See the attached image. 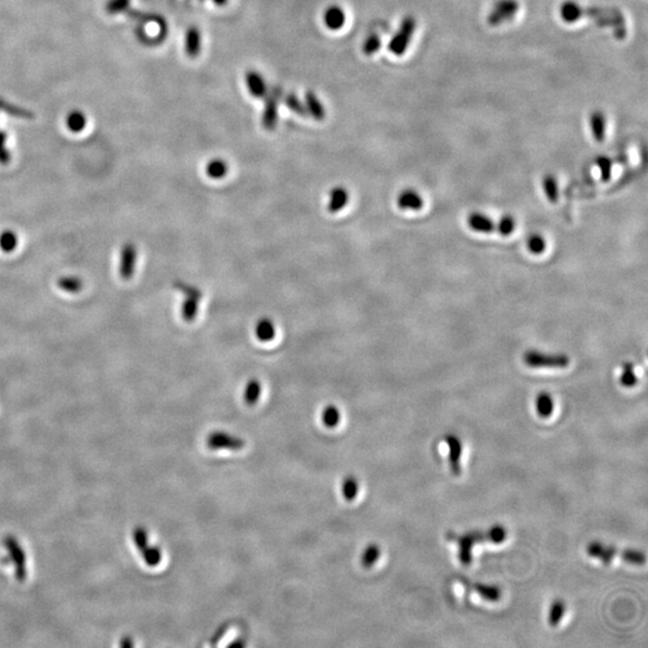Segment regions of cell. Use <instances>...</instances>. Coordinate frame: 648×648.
<instances>
[{"label": "cell", "mask_w": 648, "mask_h": 648, "mask_svg": "<svg viewBox=\"0 0 648 648\" xmlns=\"http://www.w3.org/2000/svg\"><path fill=\"white\" fill-rule=\"evenodd\" d=\"M586 552L590 557H595L603 562L604 564H610L615 556H618V549L613 546H605L599 541H593L587 546Z\"/></svg>", "instance_id": "11"}, {"label": "cell", "mask_w": 648, "mask_h": 648, "mask_svg": "<svg viewBox=\"0 0 648 648\" xmlns=\"http://www.w3.org/2000/svg\"><path fill=\"white\" fill-rule=\"evenodd\" d=\"M321 419H322L323 425H324L326 428H328V429H334L338 425L340 424V410H339L335 405H328V406L324 407V410H323L322 414H321Z\"/></svg>", "instance_id": "23"}, {"label": "cell", "mask_w": 648, "mask_h": 648, "mask_svg": "<svg viewBox=\"0 0 648 648\" xmlns=\"http://www.w3.org/2000/svg\"><path fill=\"white\" fill-rule=\"evenodd\" d=\"M285 101H286L287 107L290 108L292 112L297 113V114H299V116H308V110H306V106L300 101L299 98H298L297 95H287Z\"/></svg>", "instance_id": "35"}, {"label": "cell", "mask_w": 648, "mask_h": 648, "mask_svg": "<svg viewBox=\"0 0 648 648\" xmlns=\"http://www.w3.org/2000/svg\"><path fill=\"white\" fill-rule=\"evenodd\" d=\"M554 400L551 398L550 394L541 393L536 396V413L541 418H549L554 413Z\"/></svg>", "instance_id": "22"}, {"label": "cell", "mask_w": 648, "mask_h": 648, "mask_svg": "<svg viewBox=\"0 0 648 648\" xmlns=\"http://www.w3.org/2000/svg\"><path fill=\"white\" fill-rule=\"evenodd\" d=\"M620 382L623 387L626 388H631V387H634L636 383H638V376L635 374L634 367L633 364H626L623 367V371H622L621 377H620Z\"/></svg>", "instance_id": "33"}, {"label": "cell", "mask_w": 648, "mask_h": 648, "mask_svg": "<svg viewBox=\"0 0 648 648\" xmlns=\"http://www.w3.org/2000/svg\"><path fill=\"white\" fill-rule=\"evenodd\" d=\"M206 173L209 178L215 180L225 178L228 173V164L222 159H214L206 166Z\"/></svg>", "instance_id": "21"}, {"label": "cell", "mask_w": 648, "mask_h": 648, "mask_svg": "<svg viewBox=\"0 0 648 648\" xmlns=\"http://www.w3.org/2000/svg\"><path fill=\"white\" fill-rule=\"evenodd\" d=\"M207 447L211 450H232L238 452L242 450L246 446V442L239 436L225 432V431H214L207 437Z\"/></svg>", "instance_id": "4"}, {"label": "cell", "mask_w": 648, "mask_h": 648, "mask_svg": "<svg viewBox=\"0 0 648 648\" xmlns=\"http://www.w3.org/2000/svg\"><path fill=\"white\" fill-rule=\"evenodd\" d=\"M213 1H214L215 4L219 5V6H222V5L227 3V0H213Z\"/></svg>", "instance_id": "42"}, {"label": "cell", "mask_w": 648, "mask_h": 648, "mask_svg": "<svg viewBox=\"0 0 648 648\" xmlns=\"http://www.w3.org/2000/svg\"><path fill=\"white\" fill-rule=\"evenodd\" d=\"M280 95H281V90L275 88L265 100L263 116H262V124L267 130H274L277 126V105H279Z\"/></svg>", "instance_id": "8"}, {"label": "cell", "mask_w": 648, "mask_h": 648, "mask_svg": "<svg viewBox=\"0 0 648 648\" xmlns=\"http://www.w3.org/2000/svg\"><path fill=\"white\" fill-rule=\"evenodd\" d=\"M67 128L72 132H81L87 124V118L83 113L80 111H73L67 116Z\"/></svg>", "instance_id": "30"}, {"label": "cell", "mask_w": 648, "mask_h": 648, "mask_svg": "<svg viewBox=\"0 0 648 648\" xmlns=\"http://www.w3.org/2000/svg\"><path fill=\"white\" fill-rule=\"evenodd\" d=\"M592 134L597 142H604L605 132H606V118L602 112H595L590 118Z\"/></svg>", "instance_id": "20"}, {"label": "cell", "mask_w": 648, "mask_h": 648, "mask_svg": "<svg viewBox=\"0 0 648 648\" xmlns=\"http://www.w3.org/2000/svg\"><path fill=\"white\" fill-rule=\"evenodd\" d=\"M523 362L529 367H567L570 359L566 354H546L529 351L523 356Z\"/></svg>", "instance_id": "5"}, {"label": "cell", "mask_w": 648, "mask_h": 648, "mask_svg": "<svg viewBox=\"0 0 648 648\" xmlns=\"http://www.w3.org/2000/svg\"><path fill=\"white\" fill-rule=\"evenodd\" d=\"M0 108H4L6 112H9L10 114H12V116H29V118H32L33 116L32 113L26 112V111H23L21 108L16 107V106L8 105V103L1 101V100H0Z\"/></svg>", "instance_id": "41"}, {"label": "cell", "mask_w": 648, "mask_h": 648, "mask_svg": "<svg viewBox=\"0 0 648 648\" xmlns=\"http://www.w3.org/2000/svg\"><path fill=\"white\" fill-rule=\"evenodd\" d=\"M175 288L179 291L183 292L184 300L182 304V317L186 323H191L196 319L198 311H200V304H201L203 293L198 287L185 283V282L177 281L175 283Z\"/></svg>", "instance_id": "2"}, {"label": "cell", "mask_w": 648, "mask_h": 648, "mask_svg": "<svg viewBox=\"0 0 648 648\" xmlns=\"http://www.w3.org/2000/svg\"><path fill=\"white\" fill-rule=\"evenodd\" d=\"M358 491H359V483H358L357 478L353 475L346 477L342 482V496L344 500L349 502L353 501L358 496Z\"/></svg>", "instance_id": "28"}, {"label": "cell", "mask_w": 648, "mask_h": 648, "mask_svg": "<svg viewBox=\"0 0 648 648\" xmlns=\"http://www.w3.org/2000/svg\"><path fill=\"white\" fill-rule=\"evenodd\" d=\"M202 39L200 29L196 27L189 28L185 35V52L190 58H196L201 53Z\"/></svg>", "instance_id": "14"}, {"label": "cell", "mask_w": 648, "mask_h": 648, "mask_svg": "<svg viewBox=\"0 0 648 648\" xmlns=\"http://www.w3.org/2000/svg\"><path fill=\"white\" fill-rule=\"evenodd\" d=\"M398 207L403 211H421L424 207V200L414 190H405L398 196Z\"/></svg>", "instance_id": "12"}, {"label": "cell", "mask_w": 648, "mask_h": 648, "mask_svg": "<svg viewBox=\"0 0 648 648\" xmlns=\"http://www.w3.org/2000/svg\"><path fill=\"white\" fill-rule=\"evenodd\" d=\"M474 592H477L482 598L489 602H497L501 598L502 592L497 586L484 585V584H474Z\"/></svg>", "instance_id": "24"}, {"label": "cell", "mask_w": 648, "mask_h": 648, "mask_svg": "<svg viewBox=\"0 0 648 648\" xmlns=\"http://www.w3.org/2000/svg\"><path fill=\"white\" fill-rule=\"evenodd\" d=\"M416 30V19L408 16L403 19L398 33L394 35L392 41L389 42L388 49L394 55L401 57L406 52L407 47L410 46L413 34Z\"/></svg>", "instance_id": "3"}, {"label": "cell", "mask_w": 648, "mask_h": 648, "mask_svg": "<svg viewBox=\"0 0 648 648\" xmlns=\"http://www.w3.org/2000/svg\"><path fill=\"white\" fill-rule=\"evenodd\" d=\"M11 160V155L6 148V134L0 130V164L8 165Z\"/></svg>", "instance_id": "40"}, {"label": "cell", "mask_w": 648, "mask_h": 648, "mask_svg": "<svg viewBox=\"0 0 648 648\" xmlns=\"http://www.w3.org/2000/svg\"><path fill=\"white\" fill-rule=\"evenodd\" d=\"M324 22H326V27L331 29V30L341 29V28L344 27V22H346V15H344V10L339 8V6H331L326 11Z\"/></svg>", "instance_id": "17"}, {"label": "cell", "mask_w": 648, "mask_h": 648, "mask_svg": "<svg viewBox=\"0 0 648 648\" xmlns=\"http://www.w3.org/2000/svg\"><path fill=\"white\" fill-rule=\"evenodd\" d=\"M564 613H566V604L563 600H554V603L551 604L550 610H549V617H548L549 624L551 627L559 626V622L563 618Z\"/></svg>", "instance_id": "27"}, {"label": "cell", "mask_w": 648, "mask_h": 648, "mask_svg": "<svg viewBox=\"0 0 648 648\" xmlns=\"http://www.w3.org/2000/svg\"><path fill=\"white\" fill-rule=\"evenodd\" d=\"M246 85L250 90V94L255 98H264L267 96V85L263 77L259 72L249 71L246 73Z\"/></svg>", "instance_id": "15"}, {"label": "cell", "mask_w": 648, "mask_h": 648, "mask_svg": "<svg viewBox=\"0 0 648 648\" xmlns=\"http://www.w3.org/2000/svg\"><path fill=\"white\" fill-rule=\"evenodd\" d=\"M618 556L623 561L635 566H642L646 563V556L642 552L636 550H618Z\"/></svg>", "instance_id": "32"}, {"label": "cell", "mask_w": 648, "mask_h": 648, "mask_svg": "<svg viewBox=\"0 0 648 648\" xmlns=\"http://www.w3.org/2000/svg\"><path fill=\"white\" fill-rule=\"evenodd\" d=\"M449 539L455 541L459 545V559L464 566H470L472 563V548L478 543L491 541L493 544H501L507 539V528L501 525H496L487 529V532L466 533L464 536L449 534Z\"/></svg>", "instance_id": "1"}, {"label": "cell", "mask_w": 648, "mask_h": 648, "mask_svg": "<svg viewBox=\"0 0 648 648\" xmlns=\"http://www.w3.org/2000/svg\"><path fill=\"white\" fill-rule=\"evenodd\" d=\"M527 247L529 252H532L533 255H541L546 249L545 239L539 234H532L531 237L528 238Z\"/></svg>", "instance_id": "34"}, {"label": "cell", "mask_w": 648, "mask_h": 648, "mask_svg": "<svg viewBox=\"0 0 648 648\" xmlns=\"http://www.w3.org/2000/svg\"><path fill=\"white\" fill-rule=\"evenodd\" d=\"M444 441L449 447V465L450 471L455 477H459L461 474V453H462V444L459 438L454 435H448L444 438Z\"/></svg>", "instance_id": "10"}, {"label": "cell", "mask_w": 648, "mask_h": 648, "mask_svg": "<svg viewBox=\"0 0 648 648\" xmlns=\"http://www.w3.org/2000/svg\"><path fill=\"white\" fill-rule=\"evenodd\" d=\"M543 186H544V191L549 201L552 203L559 201V185L554 175H546L543 182Z\"/></svg>", "instance_id": "31"}, {"label": "cell", "mask_w": 648, "mask_h": 648, "mask_svg": "<svg viewBox=\"0 0 648 648\" xmlns=\"http://www.w3.org/2000/svg\"><path fill=\"white\" fill-rule=\"evenodd\" d=\"M305 103H306V110L316 121H323L326 116V110L323 103L319 101V98L316 96L313 91H308L305 95Z\"/></svg>", "instance_id": "18"}, {"label": "cell", "mask_w": 648, "mask_h": 648, "mask_svg": "<svg viewBox=\"0 0 648 648\" xmlns=\"http://www.w3.org/2000/svg\"><path fill=\"white\" fill-rule=\"evenodd\" d=\"M469 226L479 233H491L496 229V224L487 215L472 213L469 218Z\"/></svg>", "instance_id": "16"}, {"label": "cell", "mask_w": 648, "mask_h": 648, "mask_svg": "<svg viewBox=\"0 0 648 648\" xmlns=\"http://www.w3.org/2000/svg\"><path fill=\"white\" fill-rule=\"evenodd\" d=\"M255 335L261 342H270L277 335V326L273 319L268 317L259 318L255 324Z\"/></svg>", "instance_id": "13"}, {"label": "cell", "mask_w": 648, "mask_h": 648, "mask_svg": "<svg viewBox=\"0 0 648 648\" xmlns=\"http://www.w3.org/2000/svg\"><path fill=\"white\" fill-rule=\"evenodd\" d=\"M518 10V3L516 0H500L490 14L489 23L491 26H500L501 23L513 17Z\"/></svg>", "instance_id": "7"}, {"label": "cell", "mask_w": 648, "mask_h": 648, "mask_svg": "<svg viewBox=\"0 0 648 648\" xmlns=\"http://www.w3.org/2000/svg\"><path fill=\"white\" fill-rule=\"evenodd\" d=\"M597 166L599 168L600 178L603 179L604 182H608V179L611 178V175H613V162H611V160L606 157H598Z\"/></svg>", "instance_id": "37"}, {"label": "cell", "mask_w": 648, "mask_h": 648, "mask_svg": "<svg viewBox=\"0 0 648 648\" xmlns=\"http://www.w3.org/2000/svg\"><path fill=\"white\" fill-rule=\"evenodd\" d=\"M59 288L67 293H77L83 288V281L77 277H63L57 282Z\"/></svg>", "instance_id": "25"}, {"label": "cell", "mask_w": 648, "mask_h": 648, "mask_svg": "<svg viewBox=\"0 0 648 648\" xmlns=\"http://www.w3.org/2000/svg\"><path fill=\"white\" fill-rule=\"evenodd\" d=\"M515 226H516L515 220L509 215H505L500 220V222L496 224V229L501 233L502 236L507 237V236H510L511 233L514 232Z\"/></svg>", "instance_id": "36"}, {"label": "cell", "mask_w": 648, "mask_h": 648, "mask_svg": "<svg viewBox=\"0 0 648 648\" xmlns=\"http://www.w3.org/2000/svg\"><path fill=\"white\" fill-rule=\"evenodd\" d=\"M17 245L18 237L14 231L6 229L0 233V249L1 250L5 252H12L17 249Z\"/></svg>", "instance_id": "29"}, {"label": "cell", "mask_w": 648, "mask_h": 648, "mask_svg": "<svg viewBox=\"0 0 648 648\" xmlns=\"http://www.w3.org/2000/svg\"><path fill=\"white\" fill-rule=\"evenodd\" d=\"M261 394H262L261 382L256 378H252L246 383L245 388H244V393H243L244 403L247 406H255L256 403L259 401Z\"/></svg>", "instance_id": "19"}, {"label": "cell", "mask_w": 648, "mask_h": 648, "mask_svg": "<svg viewBox=\"0 0 648 648\" xmlns=\"http://www.w3.org/2000/svg\"><path fill=\"white\" fill-rule=\"evenodd\" d=\"M137 263V249L134 243H126L121 247L119 259V275L123 280H130L134 277Z\"/></svg>", "instance_id": "6"}, {"label": "cell", "mask_w": 648, "mask_h": 648, "mask_svg": "<svg viewBox=\"0 0 648 648\" xmlns=\"http://www.w3.org/2000/svg\"><path fill=\"white\" fill-rule=\"evenodd\" d=\"M380 45H382V41H380V36L374 34V35L367 37L365 44H364V47H362V51L367 55H372L380 49Z\"/></svg>", "instance_id": "38"}, {"label": "cell", "mask_w": 648, "mask_h": 648, "mask_svg": "<svg viewBox=\"0 0 648 648\" xmlns=\"http://www.w3.org/2000/svg\"><path fill=\"white\" fill-rule=\"evenodd\" d=\"M131 0H110L107 3V9L110 14L116 15L129 9Z\"/></svg>", "instance_id": "39"}, {"label": "cell", "mask_w": 648, "mask_h": 648, "mask_svg": "<svg viewBox=\"0 0 648 648\" xmlns=\"http://www.w3.org/2000/svg\"><path fill=\"white\" fill-rule=\"evenodd\" d=\"M349 202V193L347 189H344V186H335L328 193L326 211L331 214H336L339 211H344Z\"/></svg>", "instance_id": "9"}, {"label": "cell", "mask_w": 648, "mask_h": 648, "mask_svg": "<svg viewBox=\"0 0 648 648\" xmlns=\"http://www.w3.org/2000/svg\"><path fill=\"white\" fill-rule=\"evenodd\" d=\"M380 557V548L377 544H370L367 546L362 554V566L364 568H371L377 563Z\"/></svg>", "instance_id": "26"}]
</instances>
